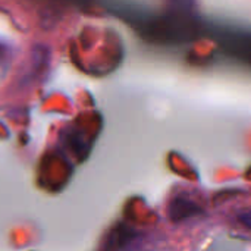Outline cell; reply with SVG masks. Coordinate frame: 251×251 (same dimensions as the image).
Instances as JSON below:
<instances>
[{
    "label": "cell",
    "mask_w": 251,
    "mask_h": 251,
    "mask_svg": "<svg viewBox=\"0 0 251 251\" xmlns=\"http://www.w3.org/2000/svg\"><path fill=\"white\" fill-rule=\"evenodd\" d=\"M200 212H201V209L197 206V203L185 194H179L169 204V216L175 222L188 219Z\"/></svg>",
    "instance_id": "cell-1"
},
{
    "label": "cell",
    "mask_w": 251,
    "mask_h": 251,
    "mask_svg": "<svg viewBox=\"0 0 251 251\" xmlns=\"http://www.w3.org/2000/svg\"><path fill=\"white\" fill-rule=\"evenodd\" d=\"M238 222H240L244 228H247V229H250L251 231V209L246 210V212H241V213L238 215Z\"/></svg>",
    "instance_id": "cell-2"
}]
</instances>
